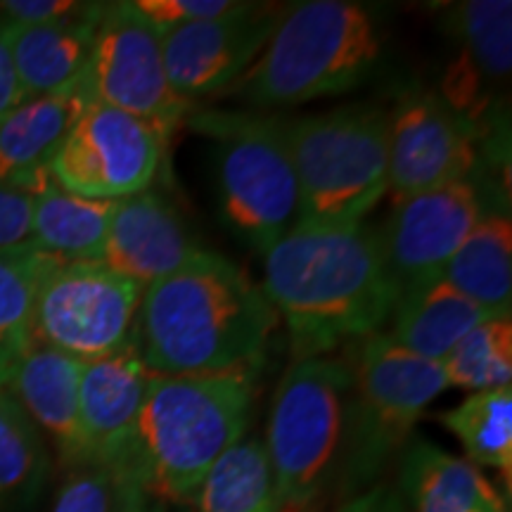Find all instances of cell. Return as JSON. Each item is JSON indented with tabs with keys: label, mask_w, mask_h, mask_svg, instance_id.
<instances>
[{
	"label": "cell",
	"mask_w": 512,
	"mask_h": 512,
	"mask_svg": "<svg viewBox=\"0 0 512 512\" xmlns=\"http://www.w3.org/2000/svg\"><path fill=\"white\" fill-rule=\"evenodd\" d=\"M264 294L290 337L292 361L332 356L382 332L399 302L380 230L366 221L292 228L264 252Z\"/></svg>",
	"instance_id": "1"
},
{
	"label": "cell",
	"mask_w": 512,
	"mask_h": 512,
	"mask_svg": "<svg viewBox=\"0 0 512 512\" xmlns=\"http://www.w3.org/2000/svg\"><path fill=\"white\" fill-rule=\"evenodd\" d=\"M278 325L264 287L245 268L200 249L145 287L136 344L152 375H259Z\"/></svg>",
	"instance_id": "2"
},
{
	"label": "cell",
	"mask_w": 512,
	"mask_h": 512,
	"mask_svg": "<svg viewBox=\"0 0 512 512\" xmlns=\"http://www.w3.org/2000/svg\"><path fill=\"white\" fill-rule=\"evenodd\" d=\"M254 373L150 375L124 477L162 503H190L211 465L249 432Z\"/></svg>",
	"instance_id": "3"
},
{
	"label": "cell",
	"mask_w": 512,
	"mask_h": 512,
	"mask_svg": "<svg viewBox=\"0 0 512 512\" xmlns=\"http://www.w3.org/2000/svg\"><path fill=\"white\" fill-rule=\"evenodd\" d=\"M375 10L351 0H302L280 8L256 62L223 98L254 110H283L335 98L361 86L382 55Z\"/></svg>",
	"instance_id": "4"
},
{
	"label": "cell",
	"mask_w": 512,
	"mask_h": 512,
	"mask_svg": "<svg viewBox=\"0 0 512 512\" xmlns=\"http://www.w3.org/2000/svg\"><path fill=\"white\" fill-rule=\"evenodd\" d=\"M351 375L335 467L342 503L380 482L389 463L406 448L418 420L448 389L439 363L396 347L384 332L358 342Z\"/></svg>",
	"instance_id": "5"
},
{
	"label": "cell",
	"mask_w": 512,
	"mask_h": 512,
	"mask_svg": "<svg viewBox=\"0 0 512 512\" xmlns=\"http://www.w3.org/2000/svg\"><path fill=\"white\" fill-rule=\"evenodd\" d=\"M299 190L294 228H339L366 221L387 183L389 110L349 105L285 119Z\"/></svg>",
	"instance_id": "6"
},
{
	"label": "cell",
	"mask_w": 512,
	"mask_h": 512,
	"mask_svg": "<svg viewBox=\"0 0 512 512\" xmlns=\"http://www.w3.org/2000/svg\"><path fill=\"white\" fill-rule=\"evenodd\" d=\"M351 361H292L275 389L264 437L280 512H309L335 479L351 394Z\"/></svg>",
	"instance_id": "7"
},
{
	"label": "cell",
	"mask_w": 512,
	"mask_h": 512,
	"mask_svg": "<svg viewBox=\"0 0 512 512\" xmlns=\"http://www.w3.org/2000/svg\"><path fill=\"white\" fill-rule=\"evenodd\" d=\"M188 124L216 143L223 221L264 254L297 226L299 190L285 119L254 112L192 114Z\"/></svg>",
	"instance_id": "8"
},
{
	"label": "cell",
	"mask_w": 512,
	"mask_h": 512,
	"mask_svg": "<svg viewBox=\"0 0 512 512\" xmlns=\"http://www.w3.org/2000/svg\"><path fill=\"white\" fill-rule=\"evenodd\" d=\"M145 287L102 261H62L43 280L34 335L81 363L124 349L136 337Z\"/></svg>",
	"instance_id": "9"
},
{
	"label": "cell",
	"mask_w": 512,
	"mask_h": 512,
	"mask_svg": "<svg viewBox=\"0 0 512 512\" xmlns=\"http://www.w3.org/2000/svg\"><path fill=\"white\" fill-rule=\"evenodd\" d=\"M83 86L93 102L126 112L164 133L183 124L192 102L171 88L162 36L126 3H105Z\"/></svg>",
	"instance_id": "10"
},
{
	"label": "cell",
	"mask_w": 512,
	"mask_h": 512,
	"mask_svg": "<svg viewBox=\"0 0 512 512\" xmlns=\"http://www.w3.org/2000/svg\"><path fill=\"white\" fill-rule=\"evenodd\" d=\"M166 140L147 121L91 102L57 152L50 176L72 195L124 200L155 181Z\"/></svg>",
	"instance_id": "11"
},
{
	"label": "cell",
	"mask_w": 512,
	"mask_h": 512,
	"mask_svg": "<svg viewBox=\"0 0 512 512\" xmlns=\"http://www.w3.org/2000/svg\"><path fill=\"white\" fill-rule=\"evenodd\" d=\"M444 29L456 55L446 64L437 95L482 143L501 119L510 91L512 3L465 0L448 5Z\"/></svg>",
	"instance_id": "12"
},
{
	"label": "cell",
	"mask_w": 512,
	"mask_h": 512,
	"mask_svg": "<svg viewBox=\"0 0 512 512\" xmlns=\"http://www.w3.org/2000/svg\"><path fill=\"white\" fill-rule=\"evenodd\" d=\"M477 138L437 93H408L389 112L387 183L396 200L460 181L477 166Z\"/></svg>",
	"instance_id": "13"
},
{
	"label": "cell",
	"mask_w": 512,
	"mask_h": 512,
	"mask_svg": "<svg viewBox=\"0 0 512 512\" xmlns=\"http://www.w3.org/2000/svg\"><path fill=\"white\" fill-rule=\"evenodd\" d=\"M482 216V197L472 181L396 200L389 221L377 230L399 292L439 280Z\"/></svg>",
	"instance_id": "14"
},
{
	"label": "cell",
	"mask_w": 512,
	"mask_h": 512,
	"mask_svg": "<svg viewBox=\"0 0 512 512\" xmlns=\"http://www.w3.org/2000/svg\"><path fill=\"white\" fill-rule=\"evenodd\" d=\"M278 15V5L242 3L226 17L166 31L162 50L171 88L192 105L228 91L261 55Z\"/></svg>",
	"instance_id": "15"
},
{
	"label": "cell",
	"mask_w": 512,
	"mask_h": 512,
	"mask_svg": "<svg viewBox=\"0 0 512 512\" xmlns=\"http://www.w3.org/2000/svg\"><path fill=\"white\" fill-rule=\"evenodd\" d=\"M150 375L136 337L117 354L83 363L79 389L83 465L105 467L114 477L126 475Z\"/></svg>",
	"instance_id": "16"
},
{
	"label": "cell",
	"mask_w": 512,
	"mask_h": 512,
	"mask_svg": "<svg viewBox=\"0 0 512 512\" xmlns=\"http://www.w3.org/2000/svg\"><path fill=\"white\" fill-rule=\"evenodd\" d=\"M200 249L174 202L147 188L114 202L100 261L150 287L188 264Z\"/></svg>",
	"instance_id": "17"
},
{
	"label": "cell",
	"mask_w": 512,
	"mask_h": 512,
	"mask_svg": "<svg viewBox=\"0 0 512 512\" xmlns=\"http://www.w3.org/2000/svg\"><path fill=\"white\" fill-rule=\"evenodd\" d=\"M83 81L62 93L24 100L0 121V185L34 195L53 181L50 166L91 105Z\"/></svg>",
	"instance_id": "18"
},
{
	"label": "cell",
	"mask_w": 512,
	"mask_h": 512,
	"mask_svg": "<svg viewBox=\"0 0 512 512\" xmlns=\"http://www.w3.org/2000/svg\"><path fill=\"white\" fill-rule=\"evenodd\" d=\"M83 363L43 342H34L8 384V392L31 422L55 441L67 465H83L79 415Z\"/></svg>",
	"instance_id": "19"
},
{
	"label": "cell",
	"mask_w": 512,
	"mask_h": 512,
	"mask_svg": "<svg viewBox=\"0 0 512 512\" xmlns=\"http://www.w3.org/2000/svg\"><path fill=\"white\" fill-rule=\"evenodd\" d=\"M399 465V494L406 512H510L508 498L477 465L432 441H408Z\"/></svg>",
	"instance_id": "20"
},
{
	"label": "cell",
	"mask_w": 512,
	"mask_h": 512,
	"mask_svg": "<svg viewBox=\"0 0 512 512\" xmlns=\"http://www.w3.org/2000/svg\"><path fill=\"white\" fill-rule=\"evenodd\" d=\"M102 10L105 3H91L83 15L46 27H15L8 22L24 98L69 91L83 79Z\"/></svg>",
	"instance_id": "21"
},
{
	"label": "cell",
	"mask_w": 512,
	"mask_h": 512,
	"mask_svg": "<svg viewBox=\"0 0 512 512\" xmlns=\"http://www.w3.org/2000/svg\"><path fill=\"white\" fill-rule=\"evenodd\" d=\"M491 316L444 278L401 292L387 337L425 361L441 363L472 328Z\"/></svg>",
	"instance_id": "22"
},
{
	"label": "cell",
	"mask_w": 512,
	"mask_h": 512,
	"mask_svg": "<svg viewBox=\"0 0 512 512\" xmlns=\"http://www.w3.org/2000/svg\"><path fill=\"white\" fill-rule=\"evenodd\" d=\"M441 278L491 318L512 313V223L505 214H484L451 256Z\"/></svg>",
	"instance_id": "23"
},
{
	"label": "cell",
	"mask_w": 512,
	"mask_h": 512,
	"mask_svg": "<svg viewBox=\"0 0 512 512\" xmlns=\"http://www.w3.org/2000/svg\"><path fill=\"white\" fill-rule=\"evenodd\" d=\"M114 202L88 200L55 181L31 195V242L60 261H100Z\"/></svg>",
	"instance_id": "24"
},
{
	"label": "cell",
	"mask_w": 512,
	"mask_h": 512,
	"mask_svg": "<svg viewBox=\"0 0 512 512\" xmlns=\"http://www.w3.org/2000/svg\"><path fill=\"white\" fill-rule=\"evenodd\" d=\"M60 259L34 242L0 252V389H8L31 344L36 342V299Z\"/></svg>",
	"instance_id": "25"
},
{
	"label": "cell",
	"mask_w": 512,
	"mask_h": 512,
	"mask_svg": "<svg viewBox=\"0 0 512 512\" xmlns=\"http://www.w3.org/2000/svg\"><path fill=\"white\" fill-rule=\"evenodd\" d=\"M195 512H280L264 437L245 434L211 465L190 498Z\"/></svg>",
	"instance_id": "26"
},
{
	"label": "cell",
	"mask_w": 512,
	"mask_h": 512,
	"mask_svg": "<svg viewBox=\"0 0 512 512\" xmlns=\"http://www.w3.org/2000/svg\"><path fill=\"white\" fill-rule=\"evenodd\" d=\"M48 477L41 430L12 396L0 389V512H29Z\"/></svg>",
	"instance_id": "27"
},
{
	"label": "cell",
	"mask_w": 512,
	"mask_h": 512,
	"mask_svg": "<svg viewBox=\"0 0 512 512\" xmlns=\"http://www.w3.org/2000/svg\"><path fill=\"white\" fill-rule=\"evenodd\" d=\"M437 420L463 444L467 460L477 467H491L505 479L510 494L512 479V384L491 392L470 394Z\"/></svg>",
	"instance_id": "28"
},
{
	"label": "cell",
	"mask_w": 512,
	"mask_h": 512,
	"mask_svg": "<svg viewBox=\"0 0 512 512\" xmlns=\"http://www.w3.org/2000/svg\"><path fill=\"white\" fill-rule=\"evenodd\" d=\"M448 389L491 392L512 384V320L489 318L472 328L444 361Z\"/></svg>",
	"instance_id": "29"
},
{
	"label": "cell",
	"mask_w": 512,
	"mask_h": 512,
	"mask_svg": "<svg viewBox=\"0 0 512 512\" xmlns=\"http://www.w3.org/2000/svg\"><path fill=\"white\" fill-rule=\"evenodd\" d=\"M133 10L164 36L188 24L209 22V19L226 17L240 8V0H131Z\"/></svg>",
	"instance_id": "30"
},
{
	"label": "cell",
	"mask_w": 512,
	"mask_h": 512,
	"mask_svg": "<svg viewBox=\"0 0 512 512\" xmlns=\"http://www.w3.org/2000/svg\"><path fill=\"white\" fill-rule=\"evenodd\" d=\"M117 477L98 465L74 467L50 512H110Z\"/></svg>",
	"instance_id": "31"
},
{
	"label": "cell",
	"mask_w": 512,
	"mask_h": 512,
	"mask_svg": "<svg viewBox=\"0 0 512 512\" xmlns=\"http://www.w3.org/2000/svg\"><path fill=\"white\" fill-rule=\"evenodd\" d=\"M91 8L79 0H5L0 3V17L15 27H46L74 19Z\"/></svg>",
	"instance_id": "32"
},
{
	"label": "cell",
	"mask_w": 512,
	"mask_h": 512,
	"mask_svg": "<svg viewBox=\"0 0 512 512\" xmlns=\"http://www.w3.org/2000/svg\"><path fill=\"white\" fill-rule=\"evenodd\" d=\"M31 240V195L0 185V252Z\"/></svg>",
	"instance_id": "33"
},
{
	"label": "cell",
	"mask_w": 512,
	"mask_h": 512,
	"mask_svg": "<svg viewBox=\"0 0 512 512\" xmlns=\"http://www.w3.org/2000/svg\"><path fill=\"white\" fill-rule=\"evenodd\" d=\"M24 98L22 83H19L15 57H12V38L10 24L0 17V121L12 110H17Z\"/></svg>",
	"instance_id": "34"
},
{
	"label": "cell",
	"mask_w": 512,
	"mask_h": 512,
	"mask_svg": "<svg viewBox=\"0 0 512 512\" xmlns=\"http://www.w3.org/2000/svg\"><path fill=\"white\" fill-rule=\"evenodd\" d=\"M335 512H406L399 489L389 484H375L349 501H344Z\"/></svg>",
	"instance_id": "35"
},
{
	"label": "cell",
	"mask_w": 512,
	"mask_h": 512,
	"mask_svg": "<svg viewBox=\"0 0 512 512\" xmlns=\"http://www.w3.org/2000/svg\"><path fill=\"white\" fill-rule=\"evenodd\" d=\"M110 512H169L166 505L152 498L143 486L128 477H117L114 486V501Z\"/></svg>",
	"instance_id": "36"
},
{
	"label": "cell",
	"mask_w": 512,
	"mask_h": 512,
	"mask_svg": "<svg viewBox=\"0 0 512 512\" xmlns=\"http://www.w3.org/2000/svg\"><path fill=\"white\" fill-rule=\"evenodd\" d=\"M309 512H311V510H309Z\"/></svg>",
	"instance_id": "37"
}]
</instances>
